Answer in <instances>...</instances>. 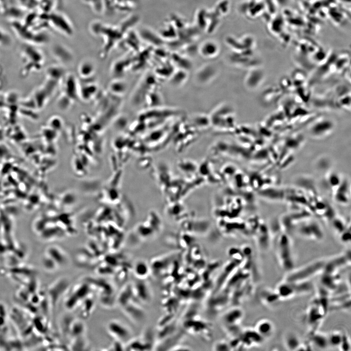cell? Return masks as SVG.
<instances>
[{"label":"cell","mask_w":351,"mask_h":351,"mask_svg":"<svg viewBox=\"0 0 351 351\" xmlns=\"http://www.w3.org/2000/svg\"><path fill=\"white\" fill-rule=\"evenodd\" d=\"M313 288L312 283L309 280L300 282L284 281L277 287L276 291L281 299H286L310 292Z\"/></svg>","instance_id":"obj_1"},{"label":"cell","mask_w":351,"mask_h":351,"mask_svg":"<svg viewBox=\"0 0 351 351\" xmlns=\"http://www.w3.org/2000/svg\"><path fill=\"white\" fill-rule=\"evenodd\" d=\"M325 262L324 260L316 261L297 270L292 271L286 276L284 281L289 282L308 281L311 277L322 272Z\"/></svg>","instance_id":"obj_2"},{"label":"cell","mask_w":351,"mask_h":351,"mask_svg":"<svg viewBox=\"0 0 351 351\" xmlns=\"http://www.w3.org/2000/svg\"><path fill=\"white\" fill-rule=\"evenodd\" d=\"M278 259L282 268L291 272L294 266V260L289 237L284 234L279 238L277 247Z\"/></svg>","instance_id":"obj_3"},{"label":"cell","mask_w":351,"mask_h":351,"mask_svg":"<svg viewBox=\"0 0 351 351\" xmlns=\"http://www.w3.org/2000/svg\"><path fill=\"white\" fill-rule=\"evenodd\" d=\"M106 330L115 340L122 343L128 342L132 337V332L130 328L124 323L117 319L109 321L107 324Z\"/></svg>","instance_id":"obj_4"},{"label":"cell","mask_w":351,"mask_h":351,"mask_svg":"<svg viewBox=\"0 0 351 351\" xmlns=\"http://www.w3.org/2000/svg\"><path fill=\"white\" fill-rule=\"evenodd\" d=\"M70 282L66 278L58 279L50 286L48 296L52 306H55L59 299L66 293L70 287Z\"/></svg>","instance_id":"obj_5"},{"label":"cell","mask_w":351,"mask_h":351,"mask_svg":"<svg viewBox=\"0 0 351 351\" xmlns=\"http://www.w3.org/2000/svg\"><path fill=\"white\" fill-rule=\"evenodd\" d=\"M132 285L134 298L136 301L147 303L151 301V290L145 279H137Z\"/></svg>","instance_id":"obj_6"},{"label":"cell","mask_w":351,"mask_h":351,"mask_svg":"<svg viewBox=\"0 0 351 351\" xmlns=\"http://www.w3.org/2000/svg\"><path fill=\"white\" fill-rule=\"evenodd\" d=\"M298 228V233L301 236L308 239L320 240L323 237L322 230L314 221H305Z\"/></svg>","instance_id":"obj_7"},{"label":"cell","mask_w":351,"mask_h":351,"mask_svg":"<svg viewBox=\"0 0 351 351\" xmlns=\"http://www.w3.org/2000/svg\"><path fill=\"white\" fill-rule=\"evenodd\" d=\"M350 251L336 256L325 264L322 272L324 273L335 274L337 271L349 263L350 264Z\"/></svg>","instance_id":"obj_8"},{"label":"cell","mask_w":351,"mask_h":351,"mask_svg":"<svg viewBox=\"0 0 351 351\" xmlns=\"http://www.w3.org/2000/svg\"><path fill=\"white\" fill-rule=\"evenodd\" d=\"M121 308L124 314L134 322L139 323L144 318V310L135 299Z\"/></svg>","instance_id":"obj_9"},{"label":"cell","mask_w":351,"mask_h":351,"mask_svg":"<svg viewBox=\"0 0 351 351\" xmlns=\"http://www.w3.org/2000/svg\"><path fill=\"white\" fill-rule=\"evenodd\" d=\"M326 314L316 299H314L308 312L307 316L309 323L312 326H316Z\"/></svg>","instance_id":"obj_10"},{"label":"cell","mask_w":351,"mask_h":351,"mask_svg":"<svg viewBox=\"0 0 351 351\" xmlns=\"http://www.w3.org/2000/svg\"><path fill=\"white\" fill-rule=\"evenodd\" d=\"M241 338L242 343L247 346L260 344L264 339L255 329L245 331L242 334Z\"/></svg>","instance_id":"obj_11"},{"label":"cell","mask_w":351,"mask_h":351,"mask_svg":"<svg viewBox=\"0 0 351 351\" xmlns=\"http://www.w3.org/2000/svg\"><path fill=\"white\" fill-rule=\"evenodd\" d=\"M133 272L137 279H146L149 275L151 270L150 265L147 262L139 260L134 264Z\"/></svg>","instance_id":"obj_12"},{"label":"cell","mask_w":351,"mask_h":351,"mask_svg":"<svg viewBox=\"0 0 351 351\" xmlns=\"http://www.w3.org/2000/svg\"><path fill=\"white\" fill-rule=\"evenodd\" d=\"M135 299L132 284L126 285L117 295L116 301L120 307Z\"/></svg>","instance_id":"obj_13"},{"label":"cell","mask_w":351,"mask_h":351,"mask_svg":"<svg viewBox=\"0 0 351 351\" xmlns=\"http://www.w3.org/2000/svg\"><path fill=\"white\" fill-rule=\"evenodd\" d=\"M86 326L80 319L73 318L68 329V332L72 338L85 335Z\"/></svg>","instance_id":"obj_14"},{"label":"cell","mask_w":351,"mask_h":351,"mask_svg":"<svg viewBox=\"0 0 351 351\" xmlns=\"http://www.w3.org/2000/svg\"><path fill=\"white\" fill-rule=\"evenodd\" d=\"M255 330L265 339L272 336L273 332V326L270 320L261 319L256 324Z\"/></svg>","instance_id":"obj_15"},{"label":"cell","mask_w":351,"mask_h":351,"mask_svg":"<svg viewBox=\"0 0 351 351\" xmlns=\"http://www.w3.org/2000/svg\"><path fill=\"white\" fill-rule=\"evenodd\" d=\"M52 249L50 251L48 254L49 257H50L57 264L59 268L66 266L69 263V259L67 255L63 251Z\"/></svg>","instance_id":"obj_16"},{"label":"cell","mask_w":351,"mask_h":351,"mask_svg":"<svg viewBox=\"0 0 351 351\" xmlns=\"http://www.w3.org/2000/svg\"><path fill=\"white\" fill-rule=\"evenodd\" d=\"M310 341L314 346L319 349H325L329 347L328 336L321 333L312 332Z\"/></svg>","instance_id":"obj_17"},{"label":"cell","mask_w":351,"mask_h":351,"mask_svg":"<svg viewBox=\"0 0 351 351\" xmlns=\"http://www.w3.org/2000/svg\"><path fill=\"white\" fill-rule=\"evenodd\" d=\"M261 292L260 295L261 299L267 304H274L281 299L280 297L276 291L272 292L268 290H264Z\"/></svg>","instance_id":"obj_18"},{"label":"cell","mask_w":351,"mask_h":351,"mask_svg":"<svg viewBox=\"0 0 351 351\" xmlns=\"http://www.w3.org/2000/svg\"><path fill=\"white\" fill-rule=\"evenodd\" d=\"M91 294L83 299L81 305L80 314L83 317H86L90 314L94 308V300L92 298Z\"/></svg>","instance_id":"obj_19"},{"label":"cell","mask_w":351,"mask_h":351,"mask_svg":"<svg viewBox=\"0 0 351 351\" xmlns=\"http://www.w3.org/2000/svg\"><path fill=\"white\" fill-rule=\"evenodd\" d=\"M243 316L242 311L238 309H234L228 312L224 316L225 321L231 324H236L237 322L241 319Z\"/></svg>","instance_id":"obj_20"},{"label":"cell","mask_w":351,"mask_h":351,"mask_svg":"<svg viewBox=\"0 0 351 351\" xmlns=\"http://www.w3.org/2000/svg\"><path fill=\"white\" fill-rule=\"evenodd\" d=\"M285 345L289 350H298L301 345L297 337L290 333L285 337Z\"/></svg>","instance_id":"obj_21"},{"label":"cell","mask_w":351,"mask_h":351,"mask_svg":"<svg viewBox=\"0 0 351 351\" xmlns=\"http://www.w3.org/2000/svg\"><path fill=\"white\" fill-rule=\"evenodd\" d=\"M88 346V342L84 335L73 338L71 347L72 350H84Z\"/></svg>","instance_id":"obj_22"},{"label":"cell","mask_w":351,"mask_h":351,"mask_svg":"<svg viewBox=\"0 0 351 351\" xmlns=\"http://www.w3.org/2000/svg\"><path fill=\"white\" fill-rule=\"evenodd\" d=\"M344 335L339 332H334L327 336L329 346L340 348Z\"/></svg>","instance_id":"obj_23"},{"label":"cell","mask_w":351,"mask_h":351,"mask_svg":"<svg viewBox=\"0 0 351 351\" xmlns=\"http://www.w3.org/2000/svg\"><path fill=\"white\" fill-rule=\"evenodd\" d=\"M42 264L46 270L50 272H54L59 268L55 262L48 255L44 257Z\"/></svg>","instance_id":"obj_24"},{"label":"cell","mask_w":351,"mask_h":351,"mask_svg":"<svg viewBox=\"0 0 351 351\" xmlns=\"http://www.w3.org/2000/svg\"><path fill=\"white\" fill-rule=\"evenodd\" d=\"M10 41V38L7 34L0 28V45H6L8 44Z\"/></svg>","instance_id":"obj_25"}]
</instances>
